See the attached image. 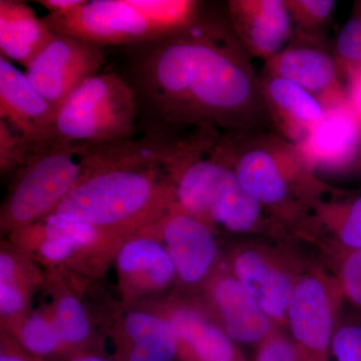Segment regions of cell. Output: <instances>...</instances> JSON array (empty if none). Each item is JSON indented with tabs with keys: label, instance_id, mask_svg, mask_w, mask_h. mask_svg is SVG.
<instances>
[{
	"label": "cell",
	"instance_id": "cell-1",
	"mask_svg": "<svg viewBox=\"0 0 361 361\" xmlns=\"http://www.w3.org/2000/svg\"><path fill=\"white\" fill-rule=\"evenodd\" d=\"M122 77L144 137L174 142L185 126H232L254 97L251 77L217 26L196 20L153 42L128 45Z\"/></svg>",
	"mask_w": 361,
	"mask_h": 361
},
{
	"label": "cell",
	"instance_id": "cell-2",
	"mask_svg": "<svg viewBox=\"0 0 361 361\" xmlns=\"http://www.w3.org/2000/svg\"><path fill=\"white\" fill-rule=\"evenodd\" d=\"M166 160L146 137L94 144L92 167L52 213L129 238L160 222L176 204Z\"/></svg>",
	"mask_w": 361,
	"mask_h": 361
},
{
	"label": "cell",
	"instance_id": "cell-3",
	"mask_svg": "<svg viewBox=\"0 0 361 361\" xmlns=\"http://www.w3.org/2000/svg\"><path fill=\"white\" fill-rule=\"evenodd\" d=\"M94 161V144L39 142L30 160L11 177L0 210L1 234L9 236L54 212Z\"/></svg>",
	"mask_w": 361,
	"mask_h": 361
},
{
	"label": "cell",
	"instance_id": "cell-4",
	"mask_svg": "<svg viewBox=\"0 0 361 361\" xmlns=\"http://www.w3.org/2000/svg\"><path fill=\"white\" fill-rule=\"evenodd\" d=\"M199 148L187 149L171 166L176 205L212 229L254 231L261 222V204L242 188L222 156L202 159Z\"/></svg>",
	"mask_w": 361,
	"mask_h": 361
},
{
	"label": "cell",
	"instance_id": "cell-5",
	"mask_svg": "<svg viewBox=\"0 0 361 361\" xmlns=\"http://www.w3.org/2000/svg\"><path fill=\"white\" fill-rule=\"evenodd\" d=\"M137 125L135 94L125 78L116 73H97L66 99L47 142L90 145L127 141Z\"/></svg>",
	"mask_w": 361,
	"mask_h": 361
},
{
	"label": "cell",
	"instance_id": "cell-6",
	"mask_svg": "<svg viewBox=\"0 0 361 361\" xmlns=\"http://www.w3.org/2000/svg\"><path fill=\"white\" fill-rule=\"evenodd\" d=\"M35 262L84 278L96 276L106 257V237L96 226L51 213L9 235Z\"/></svg>",
	"mask_w": 361,
	"mask_h": 361
},
{
	"label": "cell",
	"instance_id": "cell-7",
	"mask_svg": "<svg viewBox=\"0 0 361 361\" xmlns=\"http://www.w3.org/2000/svg\"><path fill=\"white\" fill-rule=\"evenodd\" d=\"M344 300L336 275L308 270L299 280L289 304L287 326L300 361H329Z\"/></svg>",
	"mask_w": 361,
	"mask_h": 361
},
{
	"label": "cell",
	"instance_id": "cell-8",
	"mask_svg": "<svg viewBox=\"0 0 361 361\" xmlns=\"http://www.w3.org/2000/svg\"><path fill=\"white\" fill-rule=\"evenodd\" d=\"M227 264L275 327L287 326L292 295L299 280L308 271L303 262L283 249L246 243L233 251Z\"/></svg>",
	"mask_w": 361,
	"mask_h": 361
},
{
	"label": "cell",
	"instance_id": "cell-9",
	"mask_svg": "<svg viewBox=\"0 0 361 361\" xmlns=\"http://www.w3.org/2000/svg\"><path fill=\"white\" fill-rule=\"evenodd\" d=\"M52 32L104 45H132L161 37L129 0H92L44 18Z\"/></svg>",
	"mask_w": 361,
	"mask_h": 361
},
{
	"label": "cell",
	"instance_id": "cell-10",
	"mask_svg": "<svg viewBox=\"0 0 361 361\" xmlns=\"http://www.w3.org/2000/svg\"><path fill=\"white\" fill-rule=\"evenodd\" d=\"M161 221L135 233L118 248L114 263L123 307L154 298L177 281L175 266L161 237Z\"/></svg>",
	"mask_w": 361,
	"mask_h": 361
},
{
	"label": "cell",
	"instance_id": "cell-11",
	"mask_svg": "<svg viewBox=\"0 0 361 361\" xmlns=\"http://www.w3.org/2000/svg\"><path fill=\"white\" fill-rule=\"evenodd\" d=\"M104 61L103 49L71 35L54 33L26 68L35 90L59 110L71 92L92 75Z\"/></svg>",
	"mask_w": 361,
	"mask_h": 361
},
{
	"label": "cell",
	"instance_id": "cell-12",
	"mask_svg": "<svg viewBox=\"0 0 361 361\" xmlns=\"http://www.w3.org/2000/svg\"><path fill=\"white\" fill-rule=\"evenodd\" d=\"M201 291L199 302L236 343L259 345L276 329L227 262L221 263Z\"/></svg>",
	"mask_w": 361,
	"mask_h": 361
},
{
	"label": "cell",
	"instance_id": "cell-13",
	"mask_svg": "<svg viewBox=\"0 0 361 361\" xmlns=\"http://www.w3.org/2000/svg\"><path fill=\"white\" fill-rule=\"evenodd\" d=\"M161 231L177 281L189 289L203 288L222 263L212 228L175 204L161 221Z\"/></svg>",
	"mask_w": 361,
	"mask_h": 361
},
{
	"label": "cell",
	"instance_id": "cell-14",
	"mask_svg": "<svg viewBox=\"0 0 361 361\" xmlns=\"http://www.w3.org/2000/svg\"><path fill=\"white\" fill-rule=\"evenodd\" d=\"M142 303L167 316L179 334V361H246L236 342L209 314L199 300L171 296Z\"/></svg>",
	"mask_w": 361,
	"mask_h": 361
},
{
	"label": "cell",
	"instance_id": "cell-15",
	"mask_svg": "<svg viewBox=\"0 0 361 361\" xmlns=\"http://www.w3.org/2000/svg\"><path fill=\"white\" fill-rule=\"evenodd\" d=\"M115 361H174L179 334L172 322L146 305L123 307L111 326Z\"/></svg>",
	"mask_w": 361,
	"mask_h": 361
},
{
	"label": "cell",
	"instance_id": "cell-16",
	"mask_svg": "<svg viewBox=\"0 0 361 361\" xmlns=\"http://www.w3.org/2000/svg\"><path fill=\"white\" fill-rule=\"evenodd\" d=\"M58 110L30 84L25 73L0 56V120L37 142H47Z\"/></svg>",
	"mask_w": 361,
	"mask_h": 361
},
{
	"label": "cell",
	"instance_id": "cell-17",
	"mask_svg": "<svg viewBox=\"0 0 361 361\" xmlns=\"http://www.w3.org/2000/svg\"><path fill=\"white\" fill-rule=\"evenodd\" d=\"M70 272V271H68ZM61 268L47 272L44 286L51 295V306H47L61 341L70 356L78 353H94L97 346V332L92 316L77 287L80 276Z\"/></svg>",
	"mask_w": 361,
	"mask_h": 361
},
{
	"label": "cell",
	"instance_id": "cell-18",
	"mask_svg": "<svg viewBox=\"0 0 361 361\" xmlns=\"http://www.w3.org/2000/svg\"><path fill=\"white\" fill-rule=\"evenodd\" d=\"M47 273L37 262L11 241L0 248V325L13 334L32 311L33 295L44 287Z\"/></svg>",
	"mask_w": 361,
	"mask_h": 361
},
{
	"label": "cell",
	"instance_id": "cell-19",
	"mask_svg": "<svg viewBox=\"0 0 361 361\" xmlns=\"http://www.w3.org/2000/svg\"><path fill=\"white\" fill-rule=\"evenodd\" d=\"M361 142V118L350 102H339L310 128L306 155L315 165L342 168L349 165Z\"/></svg>",
	"mask_w": 361,
	"mask_h": 361
},
{
	"label": "cell",
	"instance_id": "cell-20",
	"mask_svg": "<svg viewBox=\"0 0 361 361\" xmlns=\"http://www.w3.org/2000/svg\"><path fill=\"white\" fill-rule=\"evenodd\" d=\"M54 32L25 2L0 0L1 56L27 68Z\"/></svg>",
	"mask_w": 361,
	"mask_h": 361
},
{
	"label": "cell",
	"instance_id": "cell-21",
	"mask_svg": "<svg viewBox=\"0 0 361 361\" xmlns=\"http://www.w3.org/2000/svg\"><path fill=\"white\" fill-rule=\"evenodd\" d=\"M232 11L246 16L234 18L254 49L263 54L279 51L290 32V18L286 4L278 0L254 2H232Z\"/></svg>",
	"mask_w": 361,
	"mask_h": 361
},
{
	"label": "cell",
	"instance_id": "cell-22",
	"mask_svg": "<svg viewBox=\"0 0 361 361\" xmlns=\"http://www.w3.org/2000/svg\"><path fill=\"white\" fill-rule=\"evenodd\" d=\"M235 174L242 188L261 205L284 206L288 200V180L278 160L267 149L244 153L237 161Z\"/></svg>",
	"mask_w": 361,
	"mask_h": 361
},
{
	"label": "cell",
	"instance_id": "cell-23",
	"mask_svg": "<svg viewBox=\"0 0 361 361\" xmlns=\"http://www.w3.org/2000/svg\"><path fill=\"white\" fill-rule=\"evenodd\" d=\"M278 77L295 82L308 92L330 89L336 82L334 63L324 52L311 49H293L278 56L275 63Z\"/></svg>",
	"mask_w": 361,
	"mask_h": 361
},
{
	"label": "cell",
	"instance_id": "cell-24",
	"mask_svg": "<svg viewBox=\"0 0 361 361\" xmlns=\"http://www.w3.org/2000/svg\"><path fill=\"white\" fill-rule=\"evenodd\" d=\"M33 357L40 361L68 357V349L54 326L49 307L32 310L25 319L9 334Z\"/></svg>",
	"mask_w": 361,
	"mask_h": 361
},
{
	"label": "cell",
	"instance_id": "cell-25",
	"mask_svg": "<svg viewBox=\"0 0 361 361\" xmlns=\"http://www.w3.org/2000/svg\"><path fill=\"white\" fill-rule=\"evenodd\" d=\"M163 37L186 30L197 20V2L188 0H129Z\"/></svg>",
	"mask_w": 361,
	"mask_h": 361
},
{
	"label": "cell",
	"instance_id": "cell-26",
	"mask_svg": "<svg viewBox=\"0 0 361 361\" xmlns=\"http://www.w3.org/2000/svg\"><path fill=\"white\" fill-rule=\"evenodd\" d=\"M268 94L278 109L300 125L310 128L324 115L322 104L308 90L286 78H273L268 85Z\"/></svg>",
	"mask_w": 361,
	"mask_h": 361
},
{
	"label": "cell",
	"instance_id": "cell-27",
	"mask_svg": "<svg viewBox=\"0 0 361 361\" xmlns=\"http://www.w3.org/2000/svg\"><path fill=\"white\" fill-rule=\"evenodd\" d=\"M329 225L336 234V247L361 249V194L332 206Z\"/></svg>",
	"mask_w": 361,
	"mask_h": 361
},
{
	"label": "cell",
	"instance_id": "cell-28",
	"mask_svg": "<svg viewBox=\"0 0 361 361\" xmlns=\"http://www.w3.org/2000/svg\"><path fill=\"white\" fill-rule=\"evenodd\" d=\"M39 144L14 129L6 121L0 120V173L2 177H13L30 160Z\"/></svg>",
	"mask_w": 361,
	"mask_h": 361
},
{
	"label": "cell",
	"instance_id": "cell-29",
	"mask_svg": "<svg viewBox=\"0 0 361 361\" xmlns=\"http://www.w3.org/2000/svg\"><path fill=\"white\" fill-rule=\"evenodd\" d=\"M336 277L341 282L344 298L361 313V249L336 247Z\"/></svg>",
	"mask_w": 361,
	"mask_h": 361
},
{
	"label": "cell",
	"instance_id": "cell-30",
	"mask_svg": "<svg viewBox=\"0 0 361 361\" xmlns=\"http://www.w3.org/2000/svg\"><path fill=\"white\" fill-rule=\"evenodd\" d=\"M329 361H361V313L341 318Z\"/></svg>",
	"mask_w": 361,
	"mask_h": 361
},
{
	"label": "cell",
	"instance_id": "cell-31",
	"mask_svg": "<svg viewBox=\"0 0 361 361\" xmlns=\"http://www.w3.org/2000/svg\"><path fill=\"white\" fill-rule=\"evenodd\" d=\"M254 361H300L291 337L275 329L260 344Z\"/></svg>",
	"mask_w": 361,
	"mask_h": 361
},
{
	"label": "cell",
	"instance_id": "cell-32",
	"mask_svg": "<svg viewBox=\"0 0 361 361\" xmlns=\"http://www.w3.org/2000/svg\"><path fill=\"white\" fill-rule=\"evenodd\" d=\"M337 51L349 66L361 65V13L344 26L337 40Z\"/></svg>",
	"mask_w": 361,
	"mask_h": 361
},
{
	"label": "cell",
	"instance_id": "cell-33",
	"mask_svg": "<svg viewBox=\"0 0 361 361\" xmlns=\"http://www.w3.org/2000/svg\"><path fill=\"white\" fill-rule=\"evenodd\" d=\"M0 361H40L21 348L18 342L9 334L1 332Z\"/></svg>",
	"mask_w": 361,
	"mask_h": 361
},
{
	"label": "cell",
	"instance_id": "cell-34",
	"mask_svg": "<svg viewBox=\"0 0 361 361\" xmlns=\"http://www.w3.org/2000/svg\"><path fill=\"white\" fill-rule=\"evenodd\" d=\"M349 102L361 118V65L349 68Z\"/></svg>",
	"mask_w": 361,
	"mask_h": 361
},
{
	"label": "cell",
	"instance_id": "cell-35",
	"mask_svg": "<svg viewBox=\"0 0 361 361\" xmlns=\"http://www.w3.org/2000/svg\"><path fill=\"white\" fill-rule=\"evenodd\" d=\"M297 4L301 8L304 9L305 13L310 14L312 18L322 20L326 18L330 13V11L334 8V1H320V0H303V1H298Z\"/></svg>",
	"mask_w": 361,
	"mask_h": 361
},
{
	"label": "cell",
	"instance_id": "cell-36",
	"mask_svg": "<svg viewBox=\"0 0 361 361\" xmlns=\"http://www.w3.org/2000/svg\"><path fill=\"white\" fill-rule=\"evenodd\" d=\"M85 0H40V4L49 11V14H66L82 6Z\"/></svg>",
	"mask_w": 361,
	"mask_h": 361
},
{
	"label": "cell",
	"instance_id": "cell-37",
	"mask_svg": "<svg viewBox=\"0 0 361 361\" xmlns=\"http://www.w3.org/2000/svg\"><path fill=\"white\" fill-rule=\"evenodd\" d=\"M59 361H115L104 357L96 353H78V355L68 356Z\"/></svg>",
	"mask_w": 361,
	"mask_h": 361
}]
</instances>
